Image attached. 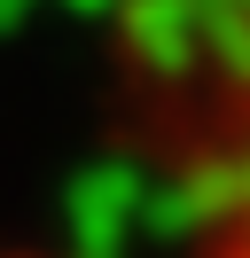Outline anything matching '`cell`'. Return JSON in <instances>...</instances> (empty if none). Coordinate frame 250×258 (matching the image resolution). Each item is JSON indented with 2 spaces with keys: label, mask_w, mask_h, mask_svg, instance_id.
<instances>
[{
  "label": "cell",
  "mask_w": 250,
  "mask_h": 258,
  "mask_svg": "<svg viewBox=\"0 0 250 258\" xmlns=\"http://www.w3.org/2000/svg\"><path fill=\"white\" fill-rule=\"evenodd\" d=\"M109 125L180 258H250V0H117Z\"/></svg>",
  "instance_id": "cell-1"
},
{
  "label": "cell",
  "mask_w": 250,
  "mask_h": 258,
  "mask_svg": "<svg viewBox=\"0 0 250 258\" xmlns=\"http://www.w3.org/2000/svg\"><path fill=\"white\" fill-rule=\"evenodd\" d=\"M0 258H47V250H0Z\"/></svg>",
  "instance_id": "cell-2"
}]
</instances>
